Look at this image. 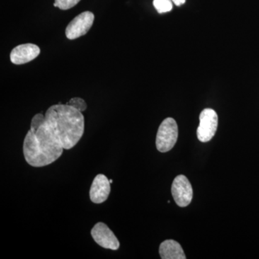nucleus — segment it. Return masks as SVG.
Returning a JSON list of instances; mask_svg holds the SVG:
<instances>
[{"instance_id":"nucleus-1","label":"nucleus","mask_w":259,"mask_h":259,"mask_svg":"<svg viewBox=\"0 0 259 259\" xmlns=\"http://www.w3.org/2000/svg\"><path fill=\"white\" fill-rule=\"evenodd\" d=\"M64 149L46 117L40 125L30 127L24 140V157L33 167L51 164L61 157Z\"/></svg>"},{"instance_id":"nucleus-2","label":"nucleus","mask_w":259,"mask_h":259,"mask_svg":"<svg viewBox=\"0 0 259 259\" xmlns=\"http://www.w3.org/2000/svg\"><path fill=\"white\" fill-rule=\"evenodd\" d=\"M63 148L69 150L74 148L84 132V117L82 112L68 105H52L45 113Z\"/></svg>"},{"instance_id":"nucleus-3","label":"nucleus","mask_w":259,"mask_h":259,"mask_svg":"<svg viewBox=\"0 0 259 259\" xmlns=\"http://www.w3.org/2000/svg\"><path fill=\"white\" fill-rule=\"evenodd\" d=\"M178 139V125L175 119L167 117L161 122L156 135V145L158 151L166 153L176 144Z\"/></svg>"},{"instance_id":"nucleus-4","label":"nucleus","mask_w":259,"mask_h":259,"mask_svg":"<svg viewBox=\"0 0 259 259\" xmlns=\"http://www.w3.org/2000/svg\"><path fill=\"white\" fill-rule=\"evenodd\" d=\"M218 125V117L216 112L212 109H204L199 115L197 139L202 143L211 141L217 131Z\"/></svg>"},{"instance_id":"nucleus-5","label":"nucleus","mask_w":259,"mask_h":259,"mask_svg":"<svg viewBox=\"0 0 259 259\" xmlns=\"http://www.w3.org/2000/svg\"><path fill=\"white\" fill-rule=\"evenodd\" d=\"M95 15L92 12L86 11L77 15L70 22L66 28V36L69 40H74L86 35L93 26Z\"/></svg>"},{"instance_id":"nucleus-6","label":"nucleus","mask_w":259,"mask_h":259,"mask_svg":"<svg viewBox=\"0 0 259 259\" xmlns=\"http://www.w3.org/2000/svg\"><path fill=\"white\" fill-rule=\"evenodd\" d=\"M171 194L177 205L185 207L191 203L193 197V190L188 179L185 175H179L174 180Z\"/></svg>"},{"instance_id":"nucleus-7","label":"nucleus","mask_w":259,"mask_h":259,"mask_svg":"<svg viewBox=\"0 0 259 259\" xmlns=\"http://www.w3.org/2000/svg\"><path fill=\"white\" fill-rule=\"evenodd\" d=\"M91 236L94 241L102 248L112 250L120 248V242L117 237L105 223H97L92 229Z\"/></svg>"},{"instance_id":"nucleus-8","label":"nucleus","mask_w":259,"mask_h":259,"mask_svg":"<svg viewBox=\"0 0 259 259\" xmlns=\"http://www.w3.org/2000/svg\"><path fill=\"white\" fill-rule=\"evenodd\" d=\"M111 187L110 180L104 175H98L94 179L90 190V197L95 204L105 202L110 195Z\"/></svg>"},{"instance_id":"nucleus-9","label":"nucleus","mask_w":259,"mask_h":259,"mask_svg":"<svg viewBox=\"0 0 259 259\" xmlns=\"http://www.w3.org/2000/svg\"><path fill=\"white\" fill-rule=\"evenodd\" d=\"M40 48L32 44H25L15 47L10 53V61L13 64L21 65L30 62L39 56Z\"/></svg>"},{"instance_id":"nucleus-10","label":"nucleus","mask_w":259,"mask_h":259,"mask_svg":"<svg viewBox=\"0 0 259 259\" xmlns=\"http://www.w3.org/2000/svg\"><path fill=\"white\" fill-rule=\"evenodd\" d=\"M159 254L162 259L187 258L180 243L174 240H166L161 243Z\"/></svg>"},{"instance_id":"nucleus-11","label":"nucleus","mask_w":259,"mask_h":259,"mask_svg":"<svg viewBox=\"0 0 259 259\" xmlns=\"http://www.w3.org/2000/svg\"><path fill=\"white\" fill-rule=\"evenodd\" d=\"M153 4L158 13H168L173 8L171 0H153Z\"/></svg>"},{"instance_id":"nucleus-12","label":"nucleus","mask_w":259,"mask_h":259,"mask_svg":"<svg viewBox=\"0 0 259 259\" xmlns=\"http://www.w3.org/2000/svg\"><path fill=\"white\" fill-rule=\"evenodd\" d=\"M66 105L74 107V109L81 112L85 111L87 108H88V105H87L86 102L83 99L80 98V97H74V98L71 99L66 103Z\"/></svg>"},{"instance_id":"nucleus-13","label":"nucleus","mask_w":259,"mask_h":259,"mask_svg":"<svg viewBox=\"0 0 259 259\" xmlns=\"http://www.w3.org/2000/svg\"><path fill=\"white\" fill-rule=\"evenodd\" d=\"M81 0H55L54 7L62 10L71 9L76 6Z\"/></svg>"},{"instance_id":"nucleus-14","label":"nucleus","mask_w":259,"mask_h":259,"mask_svg":"<svg viewBox=\"0 0 259 259\" xmlns=\"http://www.w3.org/2000/svg\"><path fill=\"white\" fill-rule=\"evenodd\" d=\"M172 3H175L177 6H180V5H182L185 4L186 0H171Z\"/></svg>"},{"instance_id":"nucleus-15","label":"nucleus","mask_w":259,"mask_h":259,"mask_svg":"<svg viewBox=\"0 0 259 259\" xmlns=\"http://www.w3.org/2000/svg\"><path fill=\"white\" fill-rule=\"evenodd\" d=\"M110 184H112V182H113V181H112V180H110Z\"/></svg>"}]
</instances>
